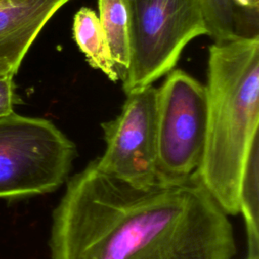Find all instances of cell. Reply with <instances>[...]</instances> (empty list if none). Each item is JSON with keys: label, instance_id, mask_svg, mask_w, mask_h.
I'll list each match as a JSON object with an SVG mask.
<instances>
[{"label": "cell", "instance_id": "1", "mask_svg": "<svg viewBox=\"0 0 259 259\" xmlns=\"http://www.w3.org/2000/svg\"><path fill=\"white\" fill-rule=\"evenodd\" d=\"M51 259H233V226L194 172L133 186L91 161L55 207Z\"/></svg>", "mask_w": 259, "mask_h": 259}, {"label": "cell", "instance_id": "2", "mask_svg": "<svg viewBox=\"0 0 259 259\" xmlns=\"http://www.w3.org/2000/svg\"><path fill=\"white\" fill-rule=\"evenodd\" d=\"M207 127L195 171L228 215L239 213V187L259 122V36L213 41L208 50Z\"/></svg>", "mask_w": 259, "mask_h": 259}, {"label": "cell", "instance_id": "8", "mask_svg": "<svg viewBox=\"0 0 259 259\" xmlns=\"http://www.w3.org/2000/svg\"><path fill=\"white\" fill-rule=\"evenodd\" d=\"M73 34L80 51L85 55L88 64L104 73L111 81L119 80L104 30L95 11L80 8L73 20Z\"/></svg>", "mask_w": 259, "mask_h": 259}, {"label": "cell", "instance_id": "6", "mask_svg": "<svg viewBox=\"0 0 259 259\" xmlns=\"http://www.w3.org/2000/svg\"><path fill=\"white\" fill-rule=\"evenodd\" d=\"M157 95L153 85L128 92L120 113L101 123L105 150L93 160L101 172L141 188L159 182Z\"/></svg>", "mask_w": 259, "mask_h": 259}, {"label": "cell", "instance_id": "4", "mask_svg": "<svg viewBox=\"0 0 259 259\" xmlns=\"http://www.w3.org/2000/svg\"><path fill=\"white\" fill-rule=\"evenodd\" d=\"M130 62L121 80L128 92L152 85L173 70L186 45L206 34L199 0H124Z\"/></svg>", "mask_w": 259, "mask_h": 259}, {"label": "cell", "instance_id": "14", "mask_svg": "<svg viewBox=\"0 0 259 259\" xmlns=\"http://www.w3.org/2000/svg\"><path fill=\"white\" fill-rule=\"evenodd\" d=\"M17 71L13 69V67L6 61L0 60V78L14 76Z\"/></svg>", "mask_w": 259, "mask_h": 259}, {"label": "cell", "instance_id": "11", "mask_svg": "<svg viewBox=\"0 0 259 259\" xmlns=\"http://www.w3.org/2000/svg\"><path fill=\"white\" fill-rule=\"evenodd\" d=\"M207 35L214 41L234 38L239 34L238 10L232 0H199Z\"/></svg>", "mask_w": 259, "mask_h": 259}, {"label": "cell", "instance_id": "10", "mask_svg": "<svg viewBox=\"0 0 259 259\" xmlns=\"http://www.w3.org/2000/svg\"><path fill=\"white\" fill-rule=\"evenodd\" d=\"M99 21L104 30L119 80L130 62L128 18L124 0H98Z\"/></svg>", "mask_w": 259, "mask_h": 259}, {"label": "cell", "instance_id": "5", "mask_svg": "<svg viewBox=\"0 0 259 259\" xmlns=\"http://www.w3.org/2000/svg\"><path fill=\"white\" fill-rule=\"evenodd\" d=\"M207 100L202 85L183 70L168 73L157 95V173L160 183L188 179L205 146Z\"/></svg>", "mask_w": 259, "mask_h": 259}, {"label": "cell", "instance_id": "9", "mask_svg": "<svg viewBox=\"0 0 259 259\" xmlns=\"http://www.w3.org/2000/svg\"><path fill=\"white\" fill-rule=\"evenodd\" d=\"M259 140H254L243 169L239 187V213L247 234L246 259H259Z\"/></svg>", "mask_w": 259, "mask_h": 259}, {"label": "cell", "instance_id": "12", "mask_svg": "<svg viewBox=\"0 0 259 259\" xmlns=\"http://www.w3.org/2000/svg\"><path fill=\"white\" fill-rule=\"evenodd\" d=\"M18 102L14 92L13 76L0 78V117L13 112V106Z\"/></svg>", "mask_w": 259, "mask_h": 259}, {"label": "cell", "instance_id": "7", "mask_svg": "<svg viewBox=\"0 0 259 259\" xmlns=\"http://www.w3.org/2000/svg\"><path fill=\"white\" fill-rule=\"evenodd\" d=\"M70 0H0V60L18 70L49 19Z\"/></svg>", "mask_w": 259, "mask_h": 259}, {"label": "cell", "instance_id": "13", "mask_svg": "<svg viewBox=\"0 0 259 259\" xmlns=\"http://www.w3.org/2000/svg\"><path fill=\"white\" fill-rule=\"evenodd\" d=\"M234 5L236 6L237 10L238 9H245L248 10L249 12H256L258 11V5H259V0H232Z\"/></svg>", "mask_w": 259, "mask_h": 259}, {"label": "cell", "instance_id": "3", "mask_svg": "<svg viewBox=\"0 0 259 259\" xmlns=\"http://www.w3.org/2000/svg\"><path fill=\"white\" fill-rule=\"evenodd\" d=\"M75 157V144L51 120L14 111L0 117V198L55 191Z\"/></svg>", "mask_w": 259, "mask_h": 259}]
</instances>
